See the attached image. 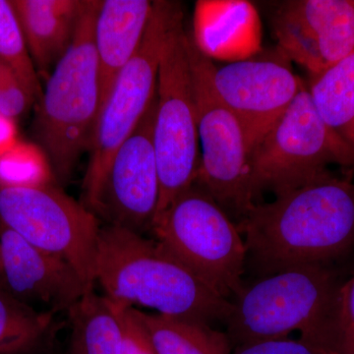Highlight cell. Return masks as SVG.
Segmentation results:
<instances>
[{"label":"cell","mask_w":354,"mask_h":354,"mask_svg":"<svg viewBox=\"0 0 354 354\" xmlns=\"http://www.w3.org/2000/svg\"><path fill=\"white\" fill-rule=\"evenodd\" d=\"M118 304L122 325L121 354H157L143 326L133 314L132 307Z\"/></svg>","instance_id":"25"},{"label":"cell","mask_w":354,"mask_h":354,"mask_svg":"<svg viewBox=\"0 0 354 354\" xmlns=\"http://www.w3.org/2000/svg\"><path fill=\"white\" fill-rule=\"evenodd\" d=\"M236 225L246 261L263 277L327 265L354 244V183L328 171L274 201L256 204Z\"/></svg>","instance_id":"1"},{"label":"cell","mask_w":354,"mask_h":354,"mask_svg":"<svg viewBox=\"0 0 354 354\" xmlns=\"http://www.w3.org/2000/svg\"><path fill=\"white\" fill-rule=\"evenodd\" d=\"M201 160L196 183L239 223L255 206L250 147L241 122L214 87L215 68L197 39L187 32Z\"/></svg>","instance_id":"6"},{"label":"cell","mask_w":354,"mask_h":354,"mask_svg":"<svg viewBox=\"0 0 354 354\" xmlns=\"http://www.w3.org/2000/svg\"><path fill=\"white\" fill-rule=\"evenodd\" d=\"M330 164L354 167L348 142L321 120L305 83L290 106L251 152V177L257 198L279 195L327 174Z\"/></svg>","instance_id":"9"},{"label":"cell","mask_w":354,"mask_h":354,"mask_svg":"<svg viewBox=\"0 0 354 354\" xmlns=\"http://www.w3.org/2000/svg\"><path fill=\"white\" fill-rule=\"evenodd\" d=\"M156 97L134 131L111 158L100 183L81 202L106 225L144 235L152 232L160 202L153 127Z\"/></svg>","instance_id":"11"},{"label":"cell","mask_w":354,"mask_h":354,"mask_svg":"<svg viewBox=\"0 0 354 354\" xmlns=\"http://www.w3.org/2000/svg\"><path fill=\"white\" fill-rule=\"evenodd\" d=\"M0 247L6 292L32 308L39 305L53 315L68 312L94 290L68 262L32 245L1 223Z\"/></svg>","instance_id":"14"},{"label":"cell","mask_w":354,"mask_h":354,"mask_svg":"<svg viewBox=\"0 0 354 354\" xmlns=\"http://www.w3.org/2000/svg\"><path fill=\"white\" fill-rule=\"evenodd\" d=\"M274 22L281 50L311 76L354 51L353 0L288 2Z\"/></svg>","instance_id":"13"},{"label":"cell","mask_w":354,"mask_h":354,"mask_svg":"<svg viewBox=\"0 0 354 354\" xmlns=\"http://www.w3.org/2000/svg\"><path fill=\"white\" fill-rule=\"evenodd\" d=\"M344 281L328 265L290 268L243 286L227 322L232 348L291 333L337 354Z\"/></svg>","instance_id":"3"},{"label":"cell","mask_w":354,"mask_h":354,"mask_svg":"<svg viewBox=\"0 0 354 354\" xmlns=\"http://www.w3.org/2000/svg\"><path fill=\"white\" fill-rule=\"evenodd\" d=\"M353 3H354V0H353Z\"/></svg>","instance_id":"28"},{"label":"cell","mask_w":354,"mask_h":354,"mask_svg":"<svg viewBox=\"0 0 354 354\" xmlns=\"http://www.w3.org/2000/svg\"><path fill=\"white\" fill-rule=\"evenodd\" d=\"M230 354H330L313 342L299 337L298 339H270L244 344L234 348Z\"/></svg>","instance_id":"23"},{"label":"cell","mask_w":354,"mask_h":354,"mask_svg":"<svg viewBox=\"0 0 354 354\" xmlns=\"http://www.w3.org/2000/svg\"><path fill=\"white\" fill-rule=\"evenodd\" d=\"M214 87L241 122L251 152L286 113L305 84L274 59H246L213 70Z\"/></svg>","instance_id":"12"},{"label":"cell","mask_w":354,"mask_h":354,"mask_svg":"<svg viewBox=\"0 0 354 354\" xmlns=\"http://www.w3.org/2000/svg\"><path fill=\"white\" fill-rule=\"evenodd\" d=\"M53 314L32 308L0 291V354H26L48 334Z\"/></svg>","instance_id":"20"},{"label":"cell","mask_w":354,"mask_h":354,"mask_svg":"<svg viewBox=\"0 0 354 354\" xmlns=\"http://www.w3.org/2000/svg\"><path fill=\"white\" fill-rule=\"evenodd\" d=\"M34 102L15 71L0 59V118H17Z\"/></svg>","instance_id":"22"},{"label":"cell","mask_w":354,"mask_h":354,"mask_svg":"<svg viewBox=\"0 0 354 354\" xmlns=\"http://www.w3.org/2000/svg\"><path fill=\"white\" fill-rule=\"evenodd\" d=\"M156 241L221 297H239L246 264L232 218L195 181L153 223Z\"/></svg>","instance_id":"5"},{"label":"cell","mask_w":354,"mask_h":354,"mask_svg":"<svg viewBox=\"0 0 354 354\" xmlns=\"http://www.w3.org/2000/svg\"><path fill=\"white\" fill-rule=\"evenodd\" d=\"M100 0H87L75 38L41 93L34 134L58 183H68L90 148L99 115V69L94 44Z\"/></svg>","instance_id":"4"},{"label":"cell","mask_w":354,"mask_h":354,"mask_svg":"<svg viewBox=\"0 0 354 354\" xmlns=\"http://www.w3.org/2000/svg\"><path fill=\"white\" fill-rule=\"evenodd\" d=\"M95 274L111 301L164 315L211 325L227 322L234 306L156 239L125 228H100Z\"/></svg>","instance_id":"2"},{"label":"cell","mask_w":354,"mask_h":354,"mask_svg":"<svg viewBox=\"0 0 354 354\" xmlns=\"http://www.w3.org/2000/svg\"><path fill=\"white\" fill-rule=\"evenodd\" d=\"M308 92L321 120L346 141L354 125V51L311 76Z\"/></svg>","instance_id":"19"},{"label":"cell","mask_w":354,"mask_h":354,"mask_svg":"<svg viewBox=\"0 0 354 354\" xmlns=\"http://www.w3.org/2000/svg\"><path fill=\"white\" fill-rule=\"evenodd\" d=\"M152 10L153 1L148 0L101 1L94 29L99 69V114L116 79L138 50Z\"/></svg>","instance_id":"15"},{"label":"cell","mask_w":354,"mask_h":354,"mask_svg":"<svg viewBox=\"0 0 354 354\" xmlns=\"http://www.w3.org/2000/svg\"><path fill=\"white\" fill-rule=\"evenodd\" d=\"M0 223L68 262L94 288L99 220L82 203L50 184L17 183L0 176Z\"/></svg>","instance_id":"8"},{"label":"cell","mask_w":354,"mask_h":354,"mask_svg":"<svg viewBox=\"0 0 354 354\" xmlns=\"http://www.w3.org/2000/svg\"><path fill=\"white\" fill-rule=\"evenodd\" d=\"M36 69L50 71L73 43L87 0H10Z\"/></svg>","instance_id":"16"},{"label":"cell","mask_w":354,"mask_h":354,"mask_svg":"<svg viewBox=\"0 0 354 354\" xmlns=\"http://www.w3.org/2000/svg\"><path fill=\"white\" fill-rule=\"evenodd\" d=\"M183 20L169 32L158 66L153 146L160 202L156 220L196 181L201 160L187 32Z\"/></svg>","instance_id":"7"},{"label":"cell","mask_w":354,"mask_h":354,"mask_svg":"<svg viewBox=\"0 0 354 354\" xmlns=\"http://www.w3.org/2000/svg\"><path fill=\"white\" fill-rule=\"evenodd\" d=\"M0 291L6 292V285H4L3 266H2L1 247H0Z\"/></svg>","instance_id":"26"},{"label":"cell","mask_w":354,"mask_h":354,"mask_svg":"<svg viewBox=\"0 0 354 354\" xmlns=\"http://www.w3.org/2000/svg\"><path fill=\"white\" fill-rule=\"evenodd\" d=\"M337 354H354V276L342 286Z\"/></svg>","instance_id":"24"},{"label":"cell","mask_w":354,"mask_h":354,"mask_svg":"<svg viewBox=\"0 0 354 354\" xmlns=\"http://www.w3.org/2000/svg\"><path fill=\"white\" fill-rule=\"evenodd\" d=\"M183 18L179 2L153 1L152 14L138 50L116 79L97 116L88 148L83 195L100 183L111 158L155 99L162 48L169 32Z\"/></svg>","instance_id":"10"},{"label":"cell","mask_w":354,"mask_h":354,"mask_svg":"<svg viewBox=\"0 0 354 354\" xmlns=\"http://www.w3.org/2000/svg\"><path fill=\"white\" fill-rule=\"evenodd\" d=\"M346 141H348V145L351 147L354 152V125L353 128H351V132H349Z\"/></svg>","instance_id":"27"},{"label":"cell","mask_w":354,"mask_h":354,"mask_svg":"<svg viewBox=\"0 0 354 354\" xmlns=\"http://www.w3.org/2000/svg\"><path fill=\"white\" fill-rule=\"evenodd\" d=\"M0 59L19 77L32 99H41L38 74L10 0H0Z\"/></svg>","instance_id":"21"},{"label":"cell","mask_w":354,"mask_h":354,"mask_svg":"<svg viewBox=\"0 0 354 354\" xmlns=\"http://www.w3.org/2000/svg\"><path fill=\"white\" fill-rule=\"evenodd\" d=\"M157 354H230L225 333L211 325L164 314L144 313L132 307Z\"/></svg>","instance_id":"18"},{"label":"cell","mask_w":354,"mask_h":354,"mask_svg":"<svg viewBox=\"0 0 354 354\" xmlns=\"http://www.w3.org/2000/svg\"><path fill=\"white\" fill-rule=\"evenodd\" d=\"M68 314L70 354H121L122 325L118 304L91 290Z\"/></svg>","instance_id":"17"}]
</instances>
